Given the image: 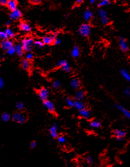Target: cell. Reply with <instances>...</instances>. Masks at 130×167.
I'll list each match as a JSON object with an SVG mask.
<instances>
[{"label": "cell", "instance_id": "ee69618b", "mask_svg": "<svg viewBox=\"0 0 130 167\" xmlns=\"http://www.w3.org/2000/svg\"><path fill=\"white\" fill-rule=\"evenodd\" d=\"M31 3H33L34 4H38L40 3V1H39V0H34V1H31Z\"/></svg>", "mask_w": 130, "mask_h": 167}, {"label": "cell", "instance_id": "d6986e66", "mask_svg": "<svg viewBox=\"0 0 130 167\" xmlns=\"http://www.w3.org/2000/svg\"><path fill=\"white\" fill-rule=\"evenodd\" d=\"M85 106V103L81 101H77V100H76V101L74 102V107H75L76 109L80 111L84 109Z\"/></svg>", "mask_w": 130, "mask_h": 167}, {"label": "cell", "instance_id": "8d00e7d4", "mask_svg": "<svg viewBox=\"0 0 130 167\" xmlns=\"http://www.w3.org/2000/svg\"><path fill=\"white\" fill-rule=\"evenodd\" d=\"M33 57V55L32 53L30 52H27V54H26V59L28 60H31Z\"/></svg>", "mask_w": 130, "mask_h": 167}, {"label": "cell", "instance_id": "277c9868", "mask_svg": "<svg viewBox=\"0 0 130 167\" xmlns=\"http://www.w3.org/2000/svg\"><path fill=\"white\" fill-rule=\"evenodd\" d=\"M99 16L101 20V23L104 25H107L109 23V18L107 16V12L102 9H99L98 10Z\"/></svg>", "mask_w": 130, "mask_h": 167}, {"label": "cell", "instance_id": "603a6c76", "mask_svg": "<svg viewBox=\"0 0 130 167\" xmlns=\"http://www.w3.org/2000/svg\"><path fill=\"white\" fill-rule=\"evenodd\" d=\"M21 65L23 69H28L30 67V63L27 59H23L21 62Z\"/></svg>", "mask_w": 130, "mask_h": 167}, {"label": "cell", "instance_id": "7bdbcfd3", "mask_svg": "<svg viewBox=\"0 0 130 167\" xmlns=\"http://www.w3.org/2000/svg\"><path fill=\"white\" fill-rule=\"evenodd\" d=\"M61 42V39H59V38H57V39H55L53 43H54V44H55V45H58V44H60Z\"/></svg>", "mask_w": 130, "mask_h": 167}, {"label": "cell", "instance_id": "4fadbf2b", "mask_svg": "<svg viewBox=\"0 0 130 167\" xmlns=\"http://www.w3.org/2000/svg\"><path fill=\"white\" fill-rule=\"evenodd\" d=\"M49 132L52 137L54 138L58 137V127L57 124H53L49 129Z\"/></svg>", "mask_w": 130, "mask_h": 167}, {"label": "cell", "instance_id": "836d02e7", "mask_svg": "<svg viewBox=\"0 0 130 167\" xmlns=\"http://www.w3.org/2000/svg\"><path fill=\"white\" fill-rule=\"evenodd\" d=\"M61 86V83L60 81L59 80H54L52 84V86L54 88H58L60 87Z\"/></svg>", "mask_w": 130, "mask_h": 167}, {"label": "cell", "instance_id": "e575fe53", "mask_svg": "<svg viewBox=\"0 0 130 167\" xmlns=\"http://www.w3.org/2000/svg\"><path fill=\"white\" fill-rule=\"evenodd\" d=\"M16 108H17V109L21 110L24 109V105L23 104V103H22L21 102H18L16 104Z\"/></svg>", "mask_w": 130, "mask_h": 167}, {"label": "cell", "instance_id": "ab89813d", "mask_svg": "<svg viewBox=\"0 0 130 167\" xmlns=\"http://www.w3.org/2000/svg\"><path fill=\"white\" fill-rule=\"evenodd\" d=\"M37 146V143L35 141H32L30 144V147L31 148H35Z\"/></svg>", "mask_w": 130, "mask_h": 167}, {"label": "cell", "instance_id": "5b68a950", "mask_svg": "<svg viewBox=\"0 0 130 167\" xmlns=\"http://www.w3.org/2000/svg\"><path fill=\"white\" fill-rule=\"evenodd\" d=\"M57 35V32H54L51 35L46 36L43 37L42 39V42L43 44H51L54 42L55 39V36Z\"/></svg>", "mask_w": 130, "mask_h": 167}, {"label": "cell", "instance_id": "f1b7e54d", "mask_svg": "<svg viewBox=\"0 0 130 167\" xmlns=\"http://www.w3.org/2000/svg\"><path fill=\"white\" fill-rule=\"evenodd\" d=\"M5 33H6V35L8 37L10 38H12L14 36V33L12 29H10V28H7L5 30Z\"/></svg>", "mask_w": 130, "mask_h": 167}, {"label": "cell", "instance_id": "f6af8a7d", "mask_svg": "<svg viewBox=\"0 0 130 167\" xmlns=\"http://www.w3.org/2000/svg\"><path fill=\"white\" fill-rule=\"evenodd\" d=\"M116 139L118 141H119V142H120V141H122V140H123V138H122V137H116Z\"/></svg>", "mask_w": 130, "mask_h": 167}, {"label": "cell", "instance_id": "30bf717a", "mask_svg": "<svg viewBox=\"0 0 130 167\" xmlns=\"http://www.w3.org/2000/svg\"><path fill=\"white\" fill-rule=\"evenodd\" d=\"M114 106L117 109H118V110H119L121 112L123 113V114L126 117L128 118H129V119H130V112L129 111H128V110H127L125 108H124L123 107H122V106H121L120 105H118V104H115Z\"/></svg>", "mask_w": 130, "mask_h": 167}, {"label": "cell", "instance_id": "d4e9b609", "mask_svg": "<svg viewBox=\"0 0 130 167\" xmlns=\"http://www.w3.org/2000/svg\"><path fill=\"white\" fill-rule=\"evenodd\" d=\"M72 55L74 58H77L80 55V49L77 46H75L72 50Z\"/></svg>", "mask_w": 130, "mask_h": 167}, {"label": "cell", "instance_id": "484cf974", "mask_svg": "<svg viewBox=\"0 0 130 167\" xmlns=\"http://www.w3.org/2000/svg\"><path fill=\"white\" fill-rule=\"evenodd\" d=\"M90 126L92 128H98L100 127V126H101V123H100V122L99 121L93 120L90 122Z\"/></svg>", "mask_w": 130, "mask_h": 167}, {"label": "cell", "instance_id": "7402d4cb", "mask_svg": "<svg viewBox=\"0 0 130 167\" xmlns=\"http://www.w3.org/2000/svg\"><path fill=\"white\" fill-rule=\"evenodd\" d=\"M15 48L16 53L18 56H21L24 53V49L21 45L20 44H17V45L15 47Z\"/></svg>", "mask_w": 130, "mask_h": 167}, {"label": "cell", "instance_id": "8992f818", "mask_svg": "<svg viewBox=\"0 0 130 167\" xmlns=\"http://www.w3.org/2000/svg\"><path fill=\"white\" fill-rule=\"evenodd\" d=\"M38 96L40 99L44 101L47 100L48 97H49V91L47 89L42 88L39 90Z\"/></svg>", "mask_w": 130, "mask_h": 167}, {"label": "cell", "instance_id": "9c48e42d", "mask_svg": "<svg viewBox=\"0 0 130 167\" xmlns=\"http://www.w3.org/2000/svg\"><path fill=\"white\" fill-rule=\"evenodd\" d=\"M21 15L22 14L20 11L19 10L16 9L12 11V12H11V13L10 15V17L12 20H16L20 19L21 17Z\"/></svg>", "mask_w": 130, "mask_h": 167}, {"label": "cell", "instance_id": "8fae6325", "mask_svg": "<svg viewBox=\"0 0 130 167\" xmlns=\"http://www.w3.org/2000/svg\"><path fill=\"white\" fill-rule=\"evenodd\" d=\"M43 105L46 108L51 112H54L55 111V107L53 103L49 100H45L43 101Z\"/></svg>", "mask_w": 130, "mask_h": 167}, {"label": "cell", "instance_id": "83f0119b", "mask_svg": "<svg viewBox=\"0 0 130 167\" xmlns=\"http://www.w3.org/2000/svg\"><path fill=\"white\" fill-rule=\"evenodd\" d=\"M111 2L108 0H103V1H100L98 4V6L99 7H103L105 6L109 5L110 4Z\"/></svg>", "mask_w": 130, "mask_h": 167}, {"label": "cell", "instance_id": "74e56055", "mask_svg": "<svg viewBox=\"0 0 130 167\" xmlns=\"http://www.w3.org/2000/svg\"><path fill=\"white\" fill-rule=\"evenodd\" d=\"M86 161L88 164H91L93 162V158L92 157L90 156H88L86 158Z\"/></svg>", "mask_w": 130, "mask_h": 167}, {"label": "cell", "instance_id": "d6a6232c", "mask_svg": "<svg viewBox=\"0 0 130 167\" xmlns=\"http://www.w3.org/2000/svg\"><path fill=\"white\" fill-rule=\"evenodd\" d=\"M7 38H8V37L5 31H0V40L3 41L7 39Z\"/></svg>", "mask_w": 130, "mask_h": 167}, {"label": "cell", "instance_id": "3957f363", "mask_svg": "<svg viewBox=\"0 0 130 167\" xmlns=\"http://www.w3.org/2000/svg\"><path fill=\"white\" fill-rule=\"evenodd\" d=\"M33 43V40L32 38H27L22 41L21 46L23 47L24 51L26 52H30L31 49L32 45Z\"/></svg>", "mask_w": 130, "mask_h": 167}, {"label": "cell", "instance_id": "cb8c5ba5", "mask_svg": "<svg viewBox=\"0 0 130 167\" xmlns=\"http://www.w3.org/2000/svg\"><path fill=\"white\" fill-rule=\"evenodd\" d=\"M121 74L125 79L128 81H130V75L127 70H126L124 69H122L121 70Z\"/></svg>", "mask_w": 130, "mask_h": 167}, {"label": "cell", "instance_id": "681fc988", "mask_svg": "<svg viewBox=\"0 0 130 167\" xmlns=\"http://www.w3.org/2000/svg\"><path fill=\"white\" fill-rule=\"evenodd\" d=\"M1 58H2V56H1V54H0V60H1Z\"/></svg>", "mask_w": 130, "mask_h": 167}, {"label": "cell", "instance_id": "9a60e30c", "mask_svg": "<svg viewBox=\"0 0 130 167\" xmlns=\"http://www.w3.org/2000/svg\"><path fill=\"white\" fill-rule=\"evenodd\" d=\"M85 97V92L82 90H77L75 95V98L77 101H81Z\"/></svg>", "mask_w": 130, "mask_h": 167}, {"label": "cell", "instance_id": "7dc6e473", "mask_svg": "<svg viewBox=\"0 0 130 167\" xmlns=\"http://www.w3.org/2000/svg\"><path fill=\"white\" fill-rule=\"evenodd\" d=\"M95 2L96 1H95V0H91V1H90V4H93L94 3H95Z\"/></svg>", "mask_w": 130, "mask_h": 167}, {"label": "cell", "instance_id": "52a82bcc", "mask_svg": "<svg viewBox=\"0 0 130 167\" xmlns=\"http://www.w3.org/2000/svg\"><path fill=\"white\" fill-rule=\"evenodd\" d=\"M0 47H1L2 49L5 50H7L8 49H10V48H12L13 46V43L10 40H9L8 39H6L5 40H3L0 43Z\"/></svg>", "mask_w": 130, "mask_h": 167}, {"label": "cell", "instance_id": "4dcf8cb0", "mask_svg": "<svg viewBox=\"0 0 130 167\" xmlns=\"http://www.w3.org/2000/svg\"><path fill=\"white\" fill-rule=\"evenodd\" d=\"M6 53L8 54L9 55H14L15 53H16V50H15V48L14 47H13L12 48H10V49H8L6 51Z\"/></svg>", "mask_w": 130, "mask_h": 167}, {"label": "cell", "instance_id": "6da1fadb", "mask_svg": "<svg viewBox=\"0 0 130 167\" xmlns=\"http://www.w3.org/2000/svg\"><path fill=\"white\" fill-rule=\"evenodd\" d=\"M91 27L90 24L87 23L83 24L79 28V32L83 37H87L90 34Z\"/></svg>", "mask_w": 130, "mask_h": 167}, {"label": "cell", "instance_id": "5bb4252c", "mask_svg": "<svg viewBox=\"0 0 130 167\" xmlns=\"http://www.w3.org/2000/svg\"><path fill=\"white\" fill-rule=\"evenodd\" d=\"M19 27L21 30L25 32H28L31 30L30 26L25 22H21L20 24Z\"/></svg>", "mask_w": 130, "mask_h": 167}, {"label": "cell", "instance_id": "ac0fdd59", "mask_svg": "<svg viewBox=\"0 0 130 167\" xmlns=\"http://www.w3.org/2000/svg\"><path fill=\"white\" fill-rule=\"evenodd\" d=\"M93 17V13L90 10H87L84 14V18L85 20H90Z\"/></svg>", "mask_w": 130, "mask_h": 167}, {"label": "cell", "instance_id": "1f68e13d", "mask_svg": "<svg viewBox=\"0 0 130 167\" xmlns=\"http://www.w3.org/2000/svg\"><path fill=\"white\" fill-rule=\"evenodd\" d=\"M74 102L73 100L70 98H67L66 100V102L67 105L70 107H73L74 106Z\"/></svg>", "mask_w": 130, "mask_h": 167}, {"label": "cell", "instance_id": "7c38bea8", "mask_svg": "<svg viewBox=\"0 0 130 167\" xmlns=\"http://www.w3.org/2000/svg\"><path fill=\"white\" fill-rule=\"evenodd\" d=\"M119 44L121 49L123 52H127L128 50V44L125 40L122 37H120L119 39Z\"/></svg>", "mask_w": 130, "mask_h": 167}, {"label": "cell", "instance_id": "7a4b0ae2", "mask_svg": "<svg viewBox=\"0 0 130 167\" xmlns=\"http://www.w3.org/2000/svg\"><path fill=\"white\" fill-rule=\"evenodd\" d=\"M13 120L18 124H24L27 121V118L24 114L20 112L15 113L12 117Z\"/></svg>", "mask_w": 130, "mask_h": 167}, {"label": "cell", "instance_id": "ffe728a7", "mask_svg": "<svg viewBox=\"0 0 130 167\" xmlns=\"http://www.w3.org/2000/svg\"><path fill=\"white\" fill-rule=\"evenodd\" d=\"M70 86L73 89H77L80 87V81L79 79H73L70 81Z\"/></svg>", "mask_w": 130, "mask_h": 167}, {"label": "cell", "instance_id": "f546056e", "mask_svg": "<svg viewBox=\"0 0 130 167\" xmlns=\"http://www.w3.org/2000/svg\"><path fill=\"white\" fill-rule=\"evenodd\" d=\"M33 44L36 48H41L43 46V43L41 41L37 40L33 43Z\"/></svg>", "mask_w": 130, "mask_h": 167}, {"label": "cell", "instance_id": "bcb514c9", "mask_svg": "<svg viewBox=\"0 0 130 167\" xmlns=\"http://www.w3.org/2000/svg\"><path fill=\"white\" fill-rule=\"evenodd\" d=\"M11 24V22L10 20H8V21H6V26H10Z\"/></svg>", "mask_w": 130, "mask_h": 167}, {"label": "cell", "instance_id": "c3c4849f", "mask_svg": "<svg viewBox=\"0 0 130 167\" xmlns=\"http://www.w3.org/2000/svg\"><path fill=\"white\" fill-rule=\"evenodd\" d=\"M83 1H80V0H79V1H76V3H78V4H80L81 3H82Z\"/></svg>", "mask_w": 130, "mask_h": 167}, {"label": "cell", "instance_id": "e0dca14e", "mask_svg": "<svg viewBox=\"0 0 130 167\" xmlns=\"http://www.w3.org/2000/svg\"><path fill=\"white\" fill-rule=\"evenodd\" d=\"M80 114L81 117H82L83 118H88L90 117V111L85 108L80 110Z\"/></svg>", "mask_w": 130, "mask_h": 167}, {"label": "cell", "instance_id": "4316f807", "mask_svg": "<svg viewBox=\"0 0 130 167\" xmlns=\"http://www.w3.org/2000/svg\"><path fill=\"white\" fill-rule=\"evenodd\" d=\"M1 118L3 121L7 122L10 120V115L8 113H4L2 114Z\"/></svg>", "mask_w": 130, "mask_h": 167}, {"label": "cell", "instance_id": "f35d334b", "mask_svg": "<svg viewBox=\"0 0 130 167\" xmlns=\"http://www.w3.org/2000/svg\"><path fill=\"white\" fill-rule=\"evenodd\" d=\"M124 94L127 96H130V89L129 87H127L125 88L124 90Z\"/></svg>", "mask_w": 130, "mask_h": 167}, {"label": "cell", "instance_id": "ba28073f", "mask_svg": "<svg viewBox=\"0 0 130 167\" xmlns=\"http://www.w3.org/2000/svg\"><path fill=\"white\" fill-rule=\"evenodd\" d=\"M58 65L59 66L61 67L62 69L66 72H70V69H71L68 62L65 60H61L59 61Z\"/></svg>", "mask_w": 130, "mask_h": 167}, {"label": "cell", "instance_id": "2e32d148", "mask_svg": "<svg viewBox=\"0 0 130 167\" xmlns=\"http://www.w3.org/2000/svg\"><path fill=\"white\" fill-rule=\"evenodd\" d=\"M7 5L8 6L10 10L13 11L17 9V3L16 1H14V0H10V1H8Z\"/></svg>", "mask_w": 130, "mask_h": 167}, {"label": "cell", "instance_id": "b9f144b4", "mask_svg": "<svg viewBox=\"0 0 130 167\" xmlns=\"http://www.w3.org/2000/svg\"><path fill=\"white\" fill-rule=\"evenodd\" d=\"M7 3H8V1H6V0H1V1H0V4L3 6L7 5Z\"/></svg>", "mask_w": 130, "mask_h": 167}, {"label": "cell", "instance_id": "d590c367", "mask_svg": "<svg viewBox=\"0 0 130 167\" xmlns=\"http://www.w3.org/2000/svg\"><path fill=\"white\" fill-rule=\"evenodd\" d=\"M58 142L60 143H64L65 142V137L63 136H60L58 137Z\"/></svg>", "mask_w": 130, "mask_h": 167}, {"label": "cell", "instance_id": "60d3db41", "mask_svg": "<svg viewBox=\"0 0 130 167\" xmlns=\"http://www.w3.org/2000/svg\"><path fill=\"white\" fill-rule=\"evenodd\" d=\"M4 80L2 79H0V89H2L4 87Z\"/></svg>", "mask_w": 130, "mask_h": 167}, {"label": "cell", "instance_id": "44dd1931", "mask_svg": "<svg viewBox=\"0 0 130 167\" xmlns=\"http://www.w3.org/2000/svg\"><path fill=\"white\" fill-rule=\"evenodd\" d=\"M113 133L116 137H122V138H123L126 134L125 132L122 129H116L114 131Z\"/></svg>", "mask_w": 130, "mask_h": 167}]
</instances>
